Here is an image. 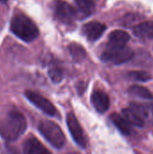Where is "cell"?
Instances as JSON below:
<instances>
[{
  "instance_id": "obj_1",
  "label": "cell",
  "mask_w": 153,
  "mask_h": 154,
  "mask_svg": "<svg viewBox=\"0 0 153 154\" xmlns=\"http://www.w3.org/2000/svg\"><path fill=\"white\" fill-rule=\"evenodd\" d=\"M27 128V121L18 111L9 112L0 122V135L8 142L20 138Z\"/></svg>"
},
{
  "instance_id": "obj_2",
  "label": "cell",
  "mask_w": 153,
  "mask_h": 154,
  "mask_svg": "<svg viewBox=\"0 0 153 154\" xmlns=\"http://www.w3.org/2000/svg\"><path fill=\"white\" fill-rule=\"evenodd\" d=\"M11 32L25 42H31L39 36L37 25L25 14H15L10 23Z\"/></svg>"
},
{
  "instance_id": "obj_3",
  "label": "cell",
  "mask_w": 153,
  "mask_h": 154,
  "mask_svg": "<svg viewBox=\"0 0 153 154\" xmlns=\"http://www.w3.org/2000/svg\"><path fill=\"white\" fill-rule=\"evenodd\" d=\"M40 134L46 141L56 149H60L65 144V135L61 128L53 121L42 120L38 125Z\"/></svg>"
},
{
  "instance_id": "obj_4",
  "label": "cell",
  "mask_w": 153,
  "mask_h": 154,
  "mask_svg": "<svg viewBox=\"0 0 153 154\" xmlns=\"http://www.w3.org/2000/svg\"><path fill=\"white\" fill-rule=\"evenodd\" d=\"M133 57V51L128 47L114 48L107 47L101 55V60L104 62L119 65L129 61Z\"/></svg>"
},
{
  "instance_id": "obj_5",
  "label": "cell",
  "mask_w": 153,
  "mask_h": 154,
  "mask_svg": "<svg viewBox=\"0 0 153 154\" xmlns=\"http://www.w3.org/2000/svg\"><path fill=\"white\" fill-rule=\"evenodd\" d=\"M53 11L55 17L63 23H70L77 15L75 8L64 0H56L53 3Z\"/></svg>"
},
{
  "instance_id": "obj_6",
  "label": "cell",
  "mask_w": 153,
  "mask_h": 154,
  "mask_svg": "<svg viewBox=\"0 0 153 154\" xmlns=\"http://www.w3.org/2000/svg\"><path fill=\"white\" fill-rule=\"evenodd\" d=\"M66 123L69 128V131L71 134V137L75 141V143L82 147L86 148L87 146V138L85 136L84 131L78 121L76 116L73 114V112H69L66 117Z\"/></svg>"
},
{
  "instance_id": "obj_7",
  "label": "cell",
  "mask_w": 153,
  "mask_h": 154,
  "mask_svg": "<svg viewBox=\"0 0 153 154\" xmlns=\"http://www.w3.org/2000/svg\"><path fill=\"white\" fill-rule=\"evenodd\" d=\"M25 97L33 106H35L37 108H39L41 112H43L47 116H56L58 115V111L56 107L53 106V104L50 102L47 98L42 97L41 95L32 91H26Z\"/></svg>"
},
{
  "instance_id": "obj_8",
  "label": "cell",
  "mask_w": 153,
  "mask_h": 154,
  "mask_svg": "<svg viewBox=\"0 0 153 154\" xmlns=\"http://www.w3.org/2000/svg\"><path fill=\"white\" fill-rule=\"evenodd\" d=\"M91 102L96 110L100 114L106 112L110 106V98L108 95L101 89H95L92 92Z\"/></svg>"
},
{
  "instance_id": "obj_9",
  "label": "cell",
  "mask_w": 153,
  "mask_h": 154,
  "mask_svg": "<svg viewBox=\"0 0 153 154\" xmlns=\"http://www.w3.org/2000/svg\"><path fill=\"white\" fill-rule=\"evenodd\" d=\"M106 30V26L99 22H90L83 26V32L86 35L87 39L90 42H95L98 40L103 35Z\"/></svg>"
},
{
  "instance_id": "obj_10",
  "label": "cell",
  "mask_w": 153,
  "mask_h": 154,
  "mask_svg": "<svg viewBox=\"0 0 153 154\" xmlns=\"http://www.w3.org/2000/svg\"><path fill=\"white\" fill-rule=\"evenodd\" d=\"M23 154H51L36 138L30 137L23 143Z\"/></svg>"
},
{
  "instance_id": "obj_11",
  "label": "cell",
  "mask_w": 153,
  "mask_h": 154,
  "mask_svg": "<svg viewBox=\"0 0 153 154\" xmlns=\"http://www.w3.org/2000/svg\"><path fill=\"white\" fill-rule=\"evenodd\" d=\"M130 40V35L122 30H115L109 34L108 47L122 48L125 47Z\"/></svg>"
},
{
  "instance_id": "obj_12",
  "label": "cell",
  "mask_w": 153,
  "mask_h": 154,
  "mask_svg": "<svg viewBox=\"0 0 153 154\" xmlns=\"http://www.w3.org/2000/svg\"><path fill=\"white\" fill-rule=\"evenodd\" d=\"M133 33L136 37L142 40L153 38V21L143 22L133 27Z\"/></svg>"
},
{
  "instance_id": "obj_13",
  "label": "cell",
  "mask_w": 153,
  "mask_h": 154,
  "mask_svg": "<svg viewBox=\"0 0 153 154\" xmlns=\"http://www.w3.org/2000/svg\"><path fill=\"white\" fill-rule=\"evenodd\" d=\"M110 119L112 123L115 125V127L124 135H130L132 134L133 129L132 125L128 123V121L119 114L114 113L110 116Z\"/></svg>"
},
{
  "instance_id": "obj_14",
  "label": "cell",
  "mask_w": 153,
  "mask_h": 154,
  "mask_svg": "<svg viewBox=\"0 0 153 154\" xmlns=\"http://www.w3.org/2000/svg\"><path fill=\"white\" fill-rule=\"evenodd\" d=\"M123 115H124V117L128 121V123L131 125L142 127L145 125V122L130 107L123 109Z\"/></svg>"
},
{
  "instance_id": "obj_15",
  "label": "cell",
  "mask_w": 153,
  "mask_h": 154,
  "mask_svg": "<svg viewBox=\"0 0 153 154\" xmlns=\"http://www.w3.org/2000/svg\"><path fill=\"white\" fill-rule=\"evenodd\" d=\"M128 93L136 97L144 99H153V94L146 88L140 85H133L128 88Z\"/></svg>"
},
{
  "instance_id": "obj_16",
  "label": "cell",
  "mask_w": 153,
  "mask_h": 154,
  "mask_svg": "<svg viewBox=\"0 0 153 154\" xmlns=\"http://www.w3.org/2000/svg\"><path fill=\"white\" fill-rule=\"evenodd\" d=\"M69 51L71 57L76 61H81L87 56V52H86L85 49L81 45H79L76 42H72L71 44H69Z\"/></svg>"
},
{
  "instance_id": "obj_17",
  "label": "cell",
  "mask_w": 153,
  "mask_h": 154,
  "mask_svg": "<svg viewBox=\"0 0 153 154\" xmlns=\"http://www.w3.org/2000/svg\"><path fill=\"white\" fill-rule=\"evenodd\" d=\"M76 4L85 15H90L96 8L94 0H76Z\"/></svg>"
},
{
  "instance_id": "obj_18",
  "label": "cell",
  "mask_w": 153,
  "mask_h": 154,
  "mask_svg": "<svg viewBox=\"0 0 153 154\" xmlns=\"http://www.w3.org/2000/svg\"><path fill=\"white\" fill-rule=\"evenodd\" d=\"M128 77L131 79L137 80V81H148L151 79V76L150 73L142 70H133L128 73Z\"/></svg>"
},
{
  "instance_id": "obj_19",
  "label": "cell",
  "mask_w": 153,
  "mask_h": 154,
  "mask_svg": "<svg viewBox=\"0 0 153 154\" xmlns=\"http://www.w3.org/2000/svg\"><path fill=\"white\" fill-rule=\"evenodd\" d=\"M49 77L54 83H60L63 79V71L61 69L58 67H54L49 69L48 71Z\"/></svg>"
},
{
  "instance_id": "obj_20",
  "label": "cell",
  "mask_w": 153,
  "mask_h": 154,
  "mask_svg": "<svg viewBox=\"0 0 153 154\" xmlns=\"http://www.w3.org/2000/svg\"><path fill=\"white\" fill-rule=\"evenodd\" d=\"M148 108H149V113H150V119L153 120V103L148 104Z\"/></svg>"
},
{
  "instance_id": "obj_21",
  "label": "cell",
  "mask_w": 153,
  "mask_h": 154,
  "mask_svg": "<svg viewBox=\"0 0 153 154\" xmlns=\"http://www.w3.org/2000/svg\"><path fill=\"white\" fill-rule=\"evenodd\" d=\"M0 2H1V3H6L7 0H0Z\"/></svg>"
},
{
  "instance_id": "obj_22",
  "label": "cell",
  "mask_w": 153,
  "mask_h": 154,
  "mask_svg": "<svg viewBox=\"0 0 153 154\" xmlns=\"http://www.w3.org/2000/svg\"><path fill=\"white\" fill-rule=\"evenodd\" d=\"M68 154H77V153H68Z\"/></svg>"
}]
</instances>
